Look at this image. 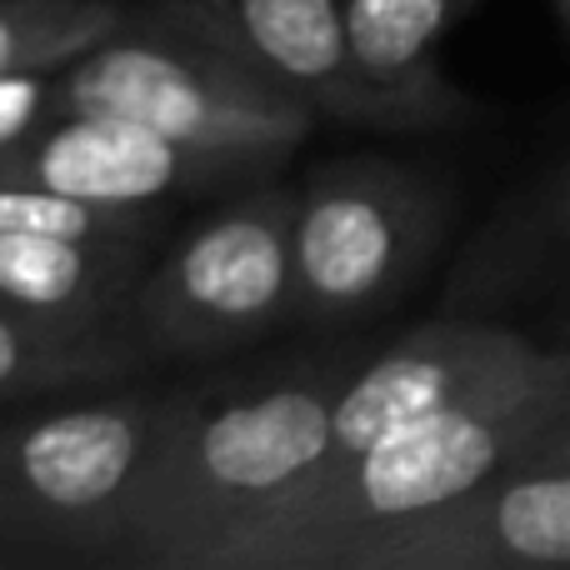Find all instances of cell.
I'll list each match as a JSON object with an SVG mask.
<instances>
[{
  "label": "cell",
  "mask_w": 570,
  "mask_h": 570,
  "mask_svg": "<svg viewBox=\"0 0 570 570\" xmlns=\"http://www.w3.org/2000/svg\"><path fill=\"white\" fill-rule=\"evenodd\" d=\"M355 365V351H325L256 385H180L120 495L106 566L220 570L230 541L325 461L335 395Z\"/></svg>",
  "instance_id": "obj_1"
},
{
  "label": "cell",
  "mask_w": 570,
  "mask_h": 570,
  "mask_svg": "<svg viewBox=\"0 0 570 570\" xmlns=\"http://www.w3.org/2000/svg\"><path fill=\"white\" fill-rule=\"evenodd\" d=\"M570 411V345L515 381L405 421L345 461H325L271 501L220 570H351L355 551L501 475Z\"/></svg>",
  "instance_id": "obj_2"
},
{
  "label": "cell",
  "mask_w": 570,
  "mask_h": 570,
  "mask_svg": "<svg viewBox=\"0 0 570 570\" xmlns=\"http://www.w3.org/2000/svg\"><path fill=\"white\" fill-rule=\"evenodd\" d=\"M50 116H116L196 150L250 160L281 176L311 140L315 110L230 50L160 16H136L56 70Z\"/></svg>",
  "instance_id": "obj_3"
},
{
  "label": "cell",
  "mask_w": 570,
  "mask_h": 570,
  "mask_svg": "<svg viewBox=\"0 0 570 570\" xmlns=\"http://www.w3.org/2000/svg\"><path fill=\"white\" fill-rule=\"evenodd\" d=\"M455 216L451 180L395 156L321 160L295 186V311L301 331H351L401 305Z\"/></svg>",
  "instance_id": "obj_4"
},
{
  "label": "cell",
  "mask_w": 570,
  "mask_h": 570,
  "mask_svg": "<svg viewBox=\"0 0 570 570\" xmlns=\"http://www.w3.org/2000/svg\"><path fill=\"white\" fill-rule=\"evenodd\" d=\"M295 311V186L250 180L180 236L160 240L130 295L126 325L156 361H220L291 325Z\"/></svg>",
  "instance_id": "obj_5"
},
{
  "label": "cell",
  "mask_w": 570,
  "mask_h": 570,
  "mask_svg": "<svg viewBox=\"0 0 570 570\" xmlns=\"http://www.w3.org/2000/svg\"><path fill=\"white\" fill-rule=\"evenodd\" d=\"M180 391L0 421V561H110L116 511Z\"/></svg>",
  "instance_id": "obj_6"
},
{
  "label": "cell",
  "mask_w": 570,
  "mask_h": 570,
  "mask_svg": "<svg viewBox=\"0 0 570 570\" xmlns=\"http://www.w3.org/2000/svg\"><path fill=\"white\" fill-rule=\"evenodd\" d=\"M210 46L230 50L321 120L381 136H415L405 110L361 70L341 0H136Z\"/></svg>",
  "instance_id": "obj_7"
},
{
  "label": "cell",
  "mask_w": 570,
  "mask_h": 570,
  "mask_svg": "<svg viewBox=\"0 0 570 570\" xmlns=\"http://www.w3.org/2000/svg\"><path fill=\"white\" fill-rule=\"evenodd\" d=\"M0 176L46 186L56 196L116 210H176L266 180L250 160L196 150L136 120L116 116H50L26 140L0 150Z\"/></svg>",
  "instance_id": "obj_8"
},
{
  "label": "cell",
  "mask_w": 570,
  "mask_h": 570,
  "mask_svg": "<svg viewBox=\"0 0 570 570\" xmlns=\"http://www.w3.org/2000/svg\"><path fill=\"white\" fill-rule=\"evenodd\" d=\"M546 355H551V341H531L515 325L481 321V315H441V321L415 325L375 355H361L351 381L341 385L325 461H345L395 425L495 391L546 365Z\"/></svg>",
  "instance_id": "obj_9"
},
{
  "label": "cell",
  "mask_w": 570,
  "mask_h": 570,
  "mask_svg": "<svg viewBox=\"0 0 570 570\" xmlns=\"http://www.w3.org/2000/svg\"><path fill=\"white\" fill-rule=\"evenodd\" d=\"M351 570H570V471L505 465L461 501L375 535Z\"/></svg>",
  "instance_id": "obj_10"
},
{
  "label": "cell",
  "mask_w": 570,
  "mask_h": 570,
  "mask_svg": "<svg viewBox=\"0 0 570 570\" xmlns=\"http://www.w3.org/2000/svg\"><path fill=\"white\" fill-rule=\"evenodd\" d=\"M570 295V160L541 186L511 196L445 276L441 315H481Z\"/></svg>",
  "instance_id": "obj_11"
},
{
  "label": "cell",
  "mask_w": 570,
  "mask_h": 570,
  "mask_svg": "<svg viewBox=\"0 0 570 570\" xmlns=\"http://www.w3.org/2000/svg\"><path fill=\"white\" fill-rule=\"evenodd\" d=\"M491 0H341L361 70L405 110L415 136L475 120V106L441 70L435 50Z\"/></svg>",
  "instance_id": "obj_12"
},
{
  "label": "cell",
  "mask_w": 570,
  "mask_h": 570,
  "mask_svg": "<svg viewBox=\"0 0 570 570\" xmlns=\"http://www.w3.org/2000/svg\"><path fill=\"white\" fill-rule=\"evenodd\" d=\"M160 240L0 236V305L76 325H126L130 295Z\"/></svg>",
  "instance_id": "obj_13"
},
{
  "label": "cell",
  "mask_w": 570,
  "mask_h": 570,
  "mask_svg": "<svg viewBox=\"0 0 570 570\" xmlns=\"http://www.w3.org/2000/svg\"><path fill=\"white\" fill-rule=\"evenodd\" d=\"M150 365L156 355L130 325H76L0 305V405L116 385Z\"/></svg>",
  "instance_id": "obj_14"
},
{
  "label": "cell",
  "mask_w": 570,
  "mask_h": 570,
  "mask_svg": "<svg viewBox=\"0 0 570 570\" xmlns=\"http://www.w3.org/2000/svg\"><path fill=\"white\" fill-rule=\"evenodd\" d=\"M130 16L126 0H0V76L70 66Z\"/></svg>",
  "instance_id": "obj_15"
},
{
  "label": "cell",
  "mask_w": 570,
  "mask_h": 570,
  "mask_svg": "<svg viewBox=\"0 0 570 570\" xmlns=\"http://www.w3.org/2000/svg\"><path fill=\"white\" fill-rule=\"evenodd\" d=\"M50 96H56V70H20V76H0V150L46 126L50 120Z\"/></svg>",
  "instance_id": "obj_16"
},
{
  "label": "cell",
  "mask_w": 570,
  "mask_h": 570,
  "mask_svg": "<svg viewBox=\"0 0 570 570\" xmlns=\"http://www.w3.org/2000/svg\"><path fill=\"white\" fill-rule=\"evenodd\" d=\"M511 465H541V471H570V411L551 421Z\"/></svg>",
  "instance_id": "obj_17"
},
{
  "label": "cell",
  "mask_w": 570,
  "mask_h": 570,
  "mask_svg": "<svg viewBox=\"0 0 570 570\" xmlns=\"http://www.w3.org/2000/svg\"><path fill=\"white\" fill-rule=\"evenodd\" d=\"M551 345H570V305H566V311L561 315H556V325H551Z\"/></svg>",
  "instance_id": "obj_18"
},
{
  "label": "cell",
  "mask_w": 570,
  "mask_h": 570,
  "mask_svg": "<svg viewBox=\"0 0 570 570\" xmlns=\"http://www.w3.org/2000/svg\"><path fill=\"white\" fill-rule=\"evenodd\" d=\"M551 16H556V26H561L566 40H570V0H551Z\"/></svg>",
  "instance_id": "obj_19"
}]
</instances>
